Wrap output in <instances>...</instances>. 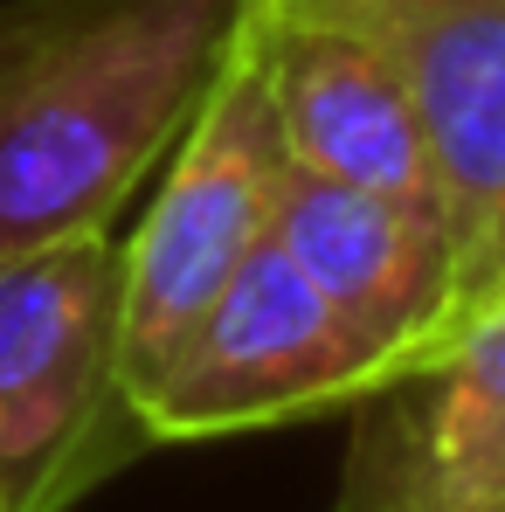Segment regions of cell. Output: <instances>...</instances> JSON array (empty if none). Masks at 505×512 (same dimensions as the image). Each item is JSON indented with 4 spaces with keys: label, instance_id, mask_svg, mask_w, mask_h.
Returning a JSON list of instances; mask_svg holds the SVG:
<instances>
[{
    "label": "cell",
    "instance_id": "obj_5",
    "mask_svg": "<svg viewBox=\"0 0 505 512\" xmlns=\"http://www.w3.org/2000/svg\"><path fill=\"white\" fill-rule=\"evenodd\" d=\"M270 7H326L395 56L416 97L436 215L457 256V333L505 312V0H270Z\"/></svg>",
    "mask_w": 505,
    "mask_h": 512
},
{
    "label": "cell",
    "instance_id": "obj_4",
    "mask_svg": "<svg viewBox=\"0 0 505 512\" xmlns=\"http://www.w3.org/2000/svg\"><path fill=\"white\" fill-rule=\"evenodd\" d=\"M381 388L374 353L326 305V291L263 236L222 298L194 319L160 381L139 395V429L153 443H208L236 429H277L353 409Z\"/></svg>",
    "mask_w": 505,
    "mask_h": 512
},
{
    "label": "cell",
    "instance_id": "obj_1",
    "mask_svg": "<svg viewBox=\"0 0 505 512\" xmlns=\"http://www.w3.org/2000/svg\"><path fill=\"white\" fill-rule=\"evenodd\" d=\"M243 0L0 7V263L111 229L180 146Z\"/></svg>",
    "mask_w": 505,
    "mask_h": 512
},
{
    "label": "cell",
    "instance_id": "obj_2",
    "mask_svg": "<svg viewBox=\"0 0 505 512\" xmlns=\"http://www.w3.org/2000/svg\"><path fill=\"white\" fill-rule=\"evenodd\" d=\"M118 319L111 229L0 263V512H70L153 443L118 381Z\"/></svg>",
    "mask_w": 505,
    "mask_h": 512
},
{
    "label": "cell",
    "instance_id": "obj_6",
    "mask_svg": "<svg viewBox=\"0 0 505 512\" xmlns=\"http://www.w3.org/2000/svg\"><path fill=\"white\" fill-rule=\"evenodd\" d=\"M339 512H505V312L353 402Z\"/></svg>",
    "mask_w": 505,
    "mask_h": 512
},
{
    "label": "cell",
    "instance_id": "obj_7",
    "mask_svg": "<svg viewBox=\"0 0 505 512\" xmlns=\"http://www.w3.org/2000/svg\"><path fill=\"white\" fill-rule=\"evenodd\" d=\"M270 236L374 353L381 381L429 360L457 333V256L429 201L339 187L291 160L277 180Z\"/></svg>",
    "mask_w": 505,
    "mask_h": 512
},
{
    "label": "cell",
    "instance_id": "obj_3",
    "mask_svg": "<svg viewBox=\"0 0 505 512\" xmlns=\"http://www.w3.org/2000/svg\"><path fill=\"white\" fill-rule=\"evenodd\" d=\"M291 167L270 84H263V49L243 21L229 35V56L201 97L194 125L167 153V180L146 208V222L125 243V319H118V381L139 416V395L160 381L194 319L222 298V284L243 270V256L270 236L277 180Z\"/></svg>",
    "mask_w": 505,
    "mask_h": 512
},
{
    "label": "cell",
    "instance_id": "obj_8",
    "mask_svg": "<svg viewBox=\"0 0 505 512\" xmlns=\"http://www.w3.org/2000/svg\"><path fill=\"white\" fill-rule=\"evenodd\" d=\"M250 28L263 49V84L284 153L298 167L326 173L339 187L436 208L416 97L374 35H360L326 7H270V0H250Z\"/></svg>",
    "mask_w": 505,
    "mask_h": 512
}]
</instances>
